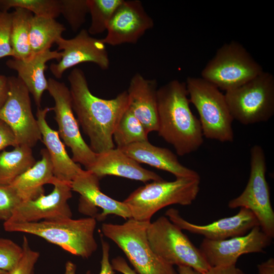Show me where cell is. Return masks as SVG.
<instances>
[{"instance_id": "obj_26", "label": "cell", "mask_w": 274, "mask_h": 274, "mask_svg": "<svg viewBox=\"0 0 274 274\" xmlns=\"http://www.w3.org/2000/svg\"><path fill=\"white\" fill-rule=\"evenodd\" d=\"M65 30L55 19L33 15L30 21L29 45L31 53L50 49Z\"/></svg>"}, {"instance_id": "obj_25", "label": "cell", "mask_w": 274, "mask_h": 274, "mask_svg": "<svg viewBox=\"0 0 274 274\" xmlns=\"http://www.w3.org/2000/svg\"><path fill=\"white\" fill-rule=\"evenodd\" d=\"M31 148L18 145L11 151L0 152V185L11 184L36 163Z\"/></svg>"}, {"instance_id": "obj_12", "label": "cell", "mask_w": 274, "mask_h": 274, "mask_svg": "<svg viewBox=\"0 0 274 274\" xmlns=\"http://www.w3.org/2000/svg\"><path fill=\"white\" fill-rule=\"evenodd\" d=\"M8 78V96L0 111V118L11 128L18 145L32 148L42 140V135L32 114L29 92L18 77Z\"/></svg>"}, {"instance_id": "obj_36", "label": "cell", "mask_w": 274, "mask_h": 274, "mask_svg": "<svg viewBox=\"0 0 274 274\" xmlns=\"http://www.w3.org/2000/svg\"><path fill=\"white\" fill-rule=\"evenodd\" d=\"M18 146L15 135L9 126L0 118V152L8 146Z\"/></svg>"}, {"instance_id": "obj_30", "label": "cell", "mask_w": 274, "mask_h": 274, "mask_svg": "<svg viewBox=\"0 0 274 274\" xmlns=\"http://www.w3.org/2000/svg\"><path fill=\"white\" fill-rule=\"evenodd\" d=\"M26 9L35 16L55 19L61 14L60 0H0V10Z\"/></svg>"}, {"instance_id": "obj_29", "label": "cell", "mask_w": 274, "mask_h": 274, "mask_svg": "<svg viewBox=\"0 0 274 274\" xmlns=\"http://www.w3.org/2000/svg\"><path fill=\"white\" fill-rule=\"evenodd\" d=\"M123 0H88L91 23L87 30L91 35L107 30L115 12Z\"/></svg>"}, {"instance_id": "obj_37", "label": "cell", "mask_w": 274, "mask_h": 274, "mask_svg": "<svg viewBox=\"0 0 274 274\" xmlns=\"http://www.w3.org/2000/svg\"><path fill=\"white\" fill-rule=\"evenodd\" d=\"M102 248V258L100 261L101 267L99 274H115L110 261V245L103 238H101ZM84 274H94L90 271H87Z\"/></svg>"}, {"instance_id": "obj_4", "label": "cell", "mask_w": 274, "mask_h": 274, "mask_svg": "<svg viewBox=\"0 0 274 274\" xmlns=\"http://www.w3.org/2000/svg\"><path fill=\"white\" fill-rule=\"evenodd\" d=\"M200 182V177L153 181L137 188L123 202L129 209L131 218L150 221L155 213L165 207L192 204L199 191Z\"/></svg>"}, {"instance_id": "obj_18", "label": "cell", "mask_w": 274, "mask_h": 274, "mask_svg": "<svg viewBox=\"0 0 274 274\" xmlns=\"http://www.w3.org/2000/svg\"><path fill=\"white\" fill-rule=\"evenodd\" d=\"M167 218L182 230L202 235L204 238L223 240L247 234L255 226H259L254 214L249 210L241 208L234 216L222 218L207 225L190 223L180 215L178 210L170 208L165 212Z\"/></svg>"}, {"instance_id": "obj_38", "label": "cell", "mask_w": 274, "mask_h": 274, "mask_svg": "<svg viewBox=\"0 0 274 274\" xmlns=\"http://www.w3.org/2000/svg\"><path fill=\"white\" fill-rule=\"evenodd\" d=\"M111 265L114 270L122 274H138L127 264L124 258L117 256L111 260Z\"/></svg>"}, {"instance_id": "obj_2", "label": "cell", "mask_w": 274, "mask_h": 274, "mask_svg": "<svg viewBox=\"0 0 274 274\" xmlns=\"http://www.w3.org/2000/svg\"><path fill=\"white\" fill-rule=\"evenodd\" d=\"M185 82L174 79L158 88V133L179 156L197 151L203 143L199 119L190 106Z\"/></svg>"}, {"instance_id": "obj_5", "label": "cell", "mask_w": 274, "mask_h": 274, "mask_svg": "<svg viewBox=\"0 0 274 274\" xmlns=\"http://www.w3.org/2000/svg\"><path fill=\"white\" fill-rule=\"evenodd\" d=\"M150 222L130 218L121 224L103 223L101 231L122 250L138 274H178L151 248L147 236Z\"/></svg>"}, {"instance_id": "obj_19", "label": "cell", "mask_w": 274, "mask_h": 274, "mask_svg": "<svg viewBox=\"0 0 274 274\" xmlns=\"http://www.w3.org/2000/svg\"><path fill=\"white\" fill-rule=\"evenodd\" d=\"M156 79L145 78L135 74L129 82L127 93L128 108L141 122L148 133L157 131L158 118Z\"/></svg>"}, {"instance_id": "obj_3", "label": "cell", "mask_w": 274, "mask_h": 274, "mask_svg": "<svg viewBox=\"0 0 274 274\" xmlns=\"http://www.w3.org/2000/svg\"><path fill=\"white\" fill-rule=\"evenodd\" d=\"M96 224L94 218L89 217L20 223L4 222V228L8 232H24L38 236L71 254L88 258L98 248L94 237Z\"/></svg>"}, {"instance_id": "obj_35", "label": "cell", "mask_w": 274, "mask_h": 274, "mask_svg": "<svg viewBox=\"0 0 274 274\" xmlns=\"http://www.w3.org/2000/svg\"><path fill=\"white\" fill-rule=\"evenodd\" d=\"M22 257L15 268L9 274H32L35 264L40 253L29 247L27 237L23 236Z\"/></svg>"}, {"instance_id": "obj_8", "label": "cell", "mask_w": 274, "mask_h": 274, "mask_svg": "<svg viewBox=\"0 0 274 274\" xmlns=\"http://www.w3.org/2000/svg\"><path fill=\"white\" fill-rule=\"evenodd\" d=\"M224 95L233 120L243 125L267 122L274 114V77L268 72Z\"/></svg>"}, {"instance_id": "obj_15", "label": "cell", "mask_w": 274, "mask_h": 274, "mask_svg": "<svg viewBox=\"0 0 274 274\" xmlns=\"http://www.w3.org/2000/svg\"><path fill=\"white\" fill-rule=\"evenodd\" d=\"M62 56L57 63L50 65V71L57 79H60L64 72L75 65L84 62H92L102 70L109 68L110 59L102 39L91 36L87 30L81 29L74 38L58 39L55 43Z\"/></svg>"}, {"instance_id": "obj_40", "label": "cell", "mask_w": 274, "mask_h": 274, "mask_svg": "<svg viewBox=\"0 0 274 274\" xmlns=\"http://www.w3.org/2000/svg\"><path fill=\"white\" fill-rule=\"evenodd\" d=\"M8 90V78L0 74V111L7 99Z\"/></svg>"}, {"instance_id": "obj_32", "label": "cell", "mask_w": 274, "mask_h": 274, "mask_svg": "<svg viewBox=\"0 0 274 274\" xmlns=\"http://www.w3.org/2000/svg\"><path fill=\"white\" fill-rule=\"evenodd\" d=\"M23 254L22 247L13 241L0 238V269L9 273L17 265Z\"/></svg>"}, {"instance_id": "obj_33", "label": "cell", "mask_w": 274, "mask_h": 274, "mask_svg": "<svg viewBox=\"0 0 274 274\" xmlns=\"http://www.w3.org/2000/svg\"><path fill=\"white\" fill-rule=\"evenodd\" d=\"M12 13L0 10V59L13 57L11 45Z\"/></svg>"}, {"instance_id": "obj_42", "label": "cell", "mask_w": 274, "mask_h": 274, "mask_svg": "<svg viewBox=\"0 0 274 274\" xmlns=\"http://www.w3.org/2000/svg\"><path fill=\"white\" fill-rule=\"evenodd\" d=\"M178 274H203L193 268L186 266H178Z\"/></svg>"}, {"instance_id": "obj_27", "label": "cell", "mask_w": 274, "mask_h": 274, "mask_svg": "<svg viewBox=\"0 0 274 274\" xmlns=\"http://www.w3.org/2000/svg\"><path fill=\"white\" fill-rule=\"evenodd\" d=\"M11 45L13 58L23 59L31 54L29 45L30 21L33 14L20 8H16L12 12Z\"/></svg>"}, {"instance_id": "obj_23", "label": "cell", "mask_w": 274, "mask_h": 274, "mask_svg": "<svg viewBox=\"0 0 274 274\" xmlns=\"http://www.w3.org/2000/svg\"><path fill=\"white\" fill-rule=\"evenodd\" d=\"M118 149L138 163L147 164L168 172L176 178L200 177L197 172L182 164L172 151L155 146L148 141L131 144Z\"/></svg>"}, {"instance_id": "obj_24", "label": "cell", "mask_w": 274, "mask_h": 274, "mask_svg": "<svg viewBox=\"0 0 274 274\" xmlns=\"http://www.w3.org/2000/svg\"><path fill=\"white\" fill-rule=\"evenodd\" d=\"M41 154L40 160L9 184L22 201L35 199L44 194V185L51 184L54 178L47 149H42Z\"/></svg>"}, {"instance_id": "obj_31", "label": "cell", "mask_w": 274, "mask_h": 274, "mask_svg": "<svg viewBox=\"0 0 274 274\" xmlns=\"http://www.w3.org/2000/svg\"><path fill=\"white\" fill-rule=\"evenodd\" d=\"M60 12L72 30L76 32L85 22L89 13L88 0H60Z\"/></svg>"}, {"instance_id": "obj_9", "label": "cell", "mask_w": 274, "mask_h": 274, "mask_svg": "<svg viewBox=\"0 0 274 274\" xmlns=\"http://www.w3.org/2000/svg\"><path fill=\"white\" fill-rule=\"evenodd\" d=\"M147 236L153 251L167 263L189 266L203 273L210 268L199 249L167 217L150 222Z\"/></svg>"}, {"instance_id": "obj_1", "label": "cell", "mask_w": 274, "mask_h": 274, "mask_svg": "<svg viewBox=\"0 0 274 274\" xmlns=\"http://www.w3.org/2000/svg\"><path fill=\"white\" fill-rule=\"evenodd\" d=\"M73 111L90 147L96 154L115 148L113 134L121 115L128 108L127 91L114 98L102 99L92 94L84 72L74 68L67 77Z\"/></svg>"}, {"instance_id": "obj_39", "label": "cell", "mask_w": 274, "mask_h": 274, "mask_svg": "<svg viewBox=\"0 0 274 274\" xmlns=\"http://www.w3.org/2000/svg\"><path fill=\"white\" fill-rule=\"evenodd\" d=\"M203 274H246V273L236 265L223 266L213 267L207 270Z\"/></svg>"}, {"instance_id": "obj_41", "label": "cell", "mask_w": 274, "mask_h": 274, "mask_svg": "<svg viewBox=\"0 0 274 274\" xmlns=\"http://www.w3.org/2000/svg\"><path fill=\"white\" fill-rule=\"evenodd\" d=\"M258 274H274V259L270 258L258 264Z\"/></svg>"}, {"instance_id": "obj_28", "label": "cell", "mask_w": 274, "mask_h": 274, "mask_svg": "<svg viewBox=\"0 0 274 274\" xmlns=\"http://www.w3.org/2000/svg\"><path fill=\"white\" fill-rule=\"evenodd\" d=\"M148 133L128 108L121 115L114 129L113 138L117 148L148 141Z\"/></svg>"}, {"instance_id": "obj_13", "label": "cell", "mask_w": 274, "mask_h": 274, "mask_svg": "<svg viewBox=\"0 0 274 274\" xmlns=\"http://www.w3.org/2000/svg\"><path fill=\"white\" fill-rule=\"evenodd\" d=\"M272 239L257 226L242 236L218 241L204 238L198 249L211 267L228 266L236 265L244 254L263 253Z\"/></svg>"}, {"instance_id": "obj_44", "label": "cell", "mask_w": 274, "mask_h": 274, "mask_svg": "<svg viewBox=\"0 0 274 274\" xmlns=\"http://www.w3.org/2000/svg\"><path fill=\"white\" fill-rule=\"evenodd\" d=\"M0 274H9V273L0 269Z\"/></svg>"}, {"instance_id": "obj_43", "label": "cell", "mask_w": 274, "mask_h": 274, "mask_svg": "<svg viewBox=\"0 0 274 274\" xmlns=\"http://www.w3.org/2000/svg\"><path fill=\"white\" fill-rule=\"evenodd\" d=\"M64 274H76V266L71 261H67L65 264Z\"/></svg>"}, {"instance_id": "obj_10", "label": "cell", "mask_w": 274, "mask_h": 274, "mask_svg": "<svg viewBox=\"0 0 274 274\" xmlns=\"http://www.w3.org/2000/svg\"><path fill=\"white\" fill-rule=\"evenodd\" d=\"M266 163L262 147L254 145L250 150V174L243 192L230 200L228 208H244L257 218L262 230L274 237V212L270 199L269 186L266 180Z\"/></svg>"}, {"instance_id": "obj_34", "label": "cell", "mask_w": 274, "mask_h": 274, "mask_svg": "<svg viewBox=\"0 0 274 274\" xmlns=\"http://www.w3.org/2000/svg\"><path fill=\"white\" fill-rule=\"evenodd\" d=\"M22 201L9 185H0V221L5 222L9 220Z\"/></svg>"}, {"instance_id": "obj_14", "label": "cell", "mask_w": 274, "mask_h": 274, "mask_svg": "<svg viewBox=\"0 0 274 274\" xmlns=\"http://www.w3.org/2000/svg\"><path fill=\"white\" fill-rule=\"evenodd\" d=\"M51 184L54 186L51 193L22 201L10 218L4 222L20 223L72 218V212L68 204L72 197L71 183L54 177Z\"/></svg>"}, {"instance_id": "obj_20", "label": "cell", "mask_w": 274, "mask_h": 274, "mask_svg": "<svg viewBox=\"0 0 274 274\" xmlns=\"http://www.w3.org/2000/svg\"><path fill=\"white\" fill-rule=\"evenodd\" d=\"M61 54V52L58 50L48 49L31 53L23 59L13 58L6 61V65L17 73V77L24 83L32 94L38 108H40L42 96L48 88V80L44 74L47 66L46 63L52 59L59 61Z\"/></svg>"}, {"instance_id": "obj_6", "label": "cell", "mask_w": 274, "mask_h": 274, "mask_svg": "<svg viewBox=\"0 0 274 274\" xmlns=\"http://www.w3.org/2000/svg\"><path fill=\"white\" fill-rule=\"evenodd\" d=\"M185 84L189 101L199 114L203 137L222 143L233 142V119L225 95L201 77H188Z\"/></svg>"}, {"instance_id": "obj_16", "label": "cell", "mask_w": 274, "mask_h": 274, "mask_svg": "<svg viewBox=\"0 0 274 274\" xmlns=\"http://www.w3.org/2000/svg\"><path fill=\"white\" fill-rule=\"evenodd\" d=\"M153 27V20L141 1L123 0L108 24L106 37L101 39L111 46L135 44Z\"/></svg>"}, {"instance_id": "obj_11", "label": "cell", "mask_w": 274, "mask_h": 274, "mask_svg": "<svg viewBox=\"0 0 274 274\" xmlns=\"http://www.w3.org/2000/svg\"><path fill=\"white\" fill-rule=\"evenodd\" d=\"M47 90L54 101L52 108L60 138L71 149L73 160L84 165L86 170L89 169L95 162L97 154L82 136L79 123L73 113L70 89L64 83L49 78Z\"/></svg>"}, {"instance_id": "obj_22", "label": "cell", "mask_w": 274, "mask_h": 274, "mask_svg": "<svg viewBox=\"0 0 274 274\" xmlns=\"http://www.w3.org/2000/svg\"><path fill=\"white\" fill-rule=\"evenodd\" d=\"M52 108H38L37 120L42 135V141L46 147L53 165L54 177L61 181L71 183L83 169L70 158L57 131L50 127L46 120L47 113Z\"/></svg>"}, {"instance_id": "obj_7", "label": "cell", "mask_w": 274, "mask_h": 274, "mask_svg": "<svg viewBox=\"0 0 274 274\" xmlns=\"http://www.w3.org/2000/svg\"><path fill=\"white\" fill-rule=\"evenodd\" d=\"M264 71L262 66L239 42L221 46L201 72V78L219 89L237 88Z\"/></svg>"}, {"instance_id": "obj_17", "label": "cell", "mask_w": 274, "mask_h": 274, "mask_svg": "<svg viewBox=\"0 0 274 274\" xmlns=\"http://www.w3.org/2000/svg\"><path fill=\"white\" fill-rule=\"evenodd\" d=\"M99 179L88 170H83L71 182L72 190L80 195L79 211L97 219L98 208L101 212L98 220L101 221L108 215H115L125 219L131 218L130 211L122 201L113 199L101 192Z\"/></svg>"}, {"instance_id": "obj_21", "label": "cell", "mask_w": 274, "mask_h": 274, "mask_svg": "<svg viewBox=\"0 0 274 274\" xmlns=\"http://www.w3.org/2000/svg\"><path fill=\"white\" fill-rule=\"evenodd\" d=\"M87 170L99 180L107 176H115L144 183L163 180L155 172L142 167L139 163L117 148L97 154L95 162Z\"/></svg>"}]
</instances>
